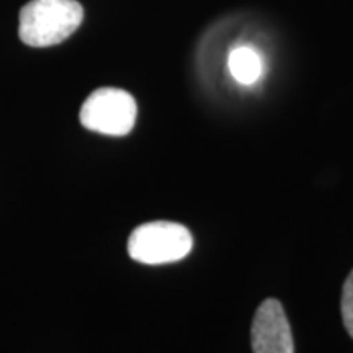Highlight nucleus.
<instances>
[{
	"instance_id": "4",
	"label": "nucleus",
	"mask_w": 353,
	"mask_h": 353,
	"mask_svg": "<svg viewBox=\"0 0 353 353\" xmlns=\"http://www.w3.org/2000/svg\"><path fill=\"white\" fill-rule=\"evenodd\" d=\"M250 337L254 353H294L288 317L276 299H265L260 304L255 312Z\"/></svg>"
},
{
	"instance_id": "3",
	"label": "nucleus",
	"mask_w": 353,
	"mask_h": 353,
	"mask_svg": "<svg viewBox=\"0 0 353 353\" xmlns=\"http://www.w3.org/2000/svg\"><path fill=\"white\" fill-rule=\"evenodd\" d=\"M138 105L131 94L113 87L92 92L81 108V123L87 130L107 136H126L136 125Z\"/></svg>"
},
{
	"instance_id": "2",
	"label": "nucleus",
	"mask_w": 353,
	"mask_h": 353,
	"mask_svg": "<svg viewBox=\"0 0 353 353\" xmlns=\"http://www.w3.org/2000/svg\"><path fill=\"white\" fill-rule=\"evenodd\" d=\"M192 232L182 224L154 221L141 224L128 239V254L145 265L179 262L192 252Z\"/></svg>"
},
{
	"instance_id": "6",
	"label": "nucleus",
	"mask_w": 353,
	"mask_h": 353,
	"mask_svg": "<svg viewBox=\"0 0 353 353\" xmlns=\"http://www.w3.org/2000/svg\"><path fill=\"white\" fill-rule=\"evenodd\" d=\"M342 319L343 325L353 339V270L348 275L342 293Z\"/></svg>"
},
{
	"instance_id": "1",
	"label": "nucleus",
	"mask_w": 353,
	"mask_h": 353,
	"mask_svg": "<svg viewBox=\"0 0 353 353\" xmlns=\"http://www.w3.org/2000/svg\"><path fill=\"white\" fill-rule=\"evenodd\" d=\"M82 20L77 0H32L20 10L19 37L26 46H54L76 32Z\"/></svg>"
},
{
	"instance_id": "5",
	"label": "nucleus",
	"mask_w": 353,
	"mask_h": 353,
	"mask_svg": "<svg viewBox=\"0 0 353 353\" xmlns=\"http://www.w3.org/2000/svg\"><path fill=\"white\" fill-rule=\"evenodd\" d=\"M228 64L232 77L244 85H252L263 74L262 57L250 46H239L232 50Z\"/></svg>"
}]
</instances>
